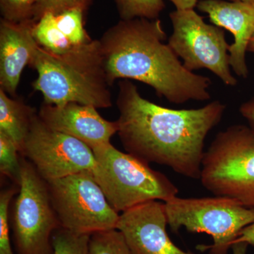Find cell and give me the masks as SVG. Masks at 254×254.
<instances>
[{"instance_id": "4fadbf2b", "label": "cell", "mask_w": 254, "mask_h": 254, "mask_svg": "<svg viewBox=\"0 0 254 254\" xmlns=\"http://www.w3.org/2000/svg\"><path fill=\"white\" fill-rule=\"evenodd\" d=\"M197 6L208 14L215 26L231 32L235 41L229 48L230 67L237 76L248 77L246 53L254 36V5L242 1L202 0Z\"/></svg>"}, {"instance_id": "3957f363", "label": "cell", "mask_w": 254, "mask_h": 254, "mask_svg": "<svg viewBox=\"0 0 254 254\" xmlns=\"http://www.w3.org/2000/svg\"><path fill=\"white\" fill-rule=\"evenodd\" d=\"M29 66L38 72L33 88L41 92L46 104L76 103L97 109L113 106L99 40L63 54L39 46Z\"/></svg>"}, {"instance_id": "d6986e66", "label": "cell", "mask_w": 254, "mask_h": 254, "mask_svg": "<svg viewBox=\"0 0 254 254\" xmlns=\"http://www.w3.org/2000/svg\"><path fill=\"white\" fill-rule=\"evenodd\" d=\"M122 20L156 19L165 8L163 0H115Z\"/></svg>"}, {"instance_id": "cb8c5ba5", "label": "cell", "mask_w": 254, "mask_h": 254, "mask_svg": "<svg viewBox=\"0 0 254 254\" xmlns=\"http://www.w3.org/2000/svg\"><path fill=\"white\" fill-rule=\"evenodd\" d=\"M90 1L91 0H35L33 19L37 22L47 13L58 15L80 5L88 6Z\"/></svg>"}, {"instance_id": "ba28073f", "label": "cell", "mask_w": 254, "mask_h": 254, "mask_svg": "<svg viewBox=\"0 0 254 254\" xmlns=\"http://www.w3.org/2000/svg\"><path fill=\"white\" fill-rule=\"evenodd\" d=\"M47 184L62 228L88 235L116 229L120 215L110 204L92 172Z\"/></svg>"}, {"instance_id": "f546056e", "label": "cell", "mask_w": 254, "mask_h": 254, "mask_svg": "<svg viewBox=\"0 0 254 254\" xmlns=\"http://www.w3.org/2000/svg\"><path fill=\"white\" fill-rule=\"evenodd\" d=\"M232 1H242V2L248 3V4L254 5V0H228Z\"/></svg>"}, {"instance_id": "ffe728a7", "label": "cell", "mask_w": 254, "mask_h": 254, "mask_svg": "<svg viewBox=\"0 0 254 254\" xmlns=\"http://www.w3.org/2000/svg\"><path fill=\"white\" fill-rule=\"evenodd\" d=\"M90 237L91 235H78L60 227L52 238L53 254H88Z\"/></svg>"}, {"instance_id": "9a60e30c", "label": "cell", "mask_w": 254, "mask_h": 254, "mask_svg": "<svg viewBox=\"0 0 254 254\" xmlns=\"http://www.w3.org/2000/svg\"><path fill=\"white\" fill-rule=\"evenodd\" d=\"M36 112L0 89V131L10 137L21 152Z\"/></svg>"}, {"instance_id": "484cf974", "label": "cell", "mask_w": 254, "mask_h": 254, "mask_svg": "<svg viewBox=\"0 0 254 254\" xmlns=\"http://www.w3.org/2000/svg\"><path fill=\"white\" fill-rule=\"evenodd\" d=\"M240 242L247 244L248 245L254 246V222L249 226L246 227L241 231L234 244L240 243Z\"/></svg>"}, {"instance_id": "8992f818", "label": "cell", "mask_w": 254, "mask_h": 254, "mask_svg": "<svg viewBox=\"0 0 254 254\" xmlns=\"http://www.w3.org/2000/svg\"><path fill=\"white\" fill-rule=\"evenodd\" d=\"M165 203L168 224L173 232L182 227L213 238L210 254H227L241 231L254 222V208L227 197L180 198Z\"/></svg>"}, {"instance_id": "7402d4cb", "label": "cell", "mask_w": 254, "mask_h": 254, "mask_svg": "<svg viewBox=\"0 0 254 254\" xmlns=\"http://www.w3.org/2000/svg\"><path fill=\"white\" fill-rule=\"evenodd\" d=\"M17 185L10 187L0 194V254H14L9 237V206L13 197L18 192Z\"/></svg>"}, {"instance_id": "6da1fadb", "label": "cell", "mask_w": 254, "mask_h": 254, "mask_svg": "<svg viewBox=\"0 0 254 254\" xmlns=\"http://www.w3.org/2000/svg\"><path fill=\"white\" fill-rule=\"evenodd\" d=\"M117 105L118 133L127 153L199 180L205 138L221 121L225 105L215 100L198 109H170L143 98L136 85L123 79Z\"/></svg>"}, {"instance_id": "5bb4252c", "label": "cell", "mask_w": 254, "mask_h": 254, "mask_svg": "<svg viewBox=\"0 0 254 254\" xmlns=\"http://www.w3.org/2000/svg\"><path fill=\"white\" fill-rule=\"evenodd\" d=\"M36 23L33 19L0 21V89L11 97L16 96L23 70L31 65L39 46L33 36Z\"/></svg>"}, {"instance_id": "9c48e42d", "label": "cell", "mask_w": 254, "mask_h": 254, "mask_svg": "<svg viewBox=\"0 0 254 254\" xmlns=\"http://www.w3.org/2000/svg\"><path fill=\"white\" fill-rule=\"evenodd\" d=\"M173 33L168 45L190 71L205 68L225 85L235 86L237 78L230 71L228 43L220 27L205 22L194 9L175 10L170 14Z\"/></svg>"}, {"instance_id": "2e32d148", "label": "cell", "mask_w": 254, "mask_h": 254, "mask_svg": "<svg viewBox=\"0 0 254 254\" xmlns=\"http://www.w3.org/2000/svg\"><path fill=\"white\" fill-rule=\"evenodd\" d=\"M33 36L40 46L58 54H63L73 48L60 31L56 17L51 13L43 15L37 21L33 29Z\"/></svg>"}, {"instance_id": "8fae6325", "label": "cell", "mask_w": 254, "mask_h": 254, "mask_svg": "<svg viewBox=\"0 0 254 254\" xmlns=\"http://www.w3.org/2000/svg\"><path fill=\"white\" fill-rule=\"evenodd\" d=\"M165 203L150 200L122 213L116 229L123 234L131 254H194L172 242Z\"/></svg>"}, {"instance_id": "f1b7e54d", "label": "cell", "mask_w": 254, "mask_h": 254, "mask_svg": "<svg viewBox=\"0 0 254 254\" xmlns=\"http://www.w3.org/2000/svg\"><path fill=\"white\" fill-rule=\"evenodd\" d=\"M248 51L254 53V36L251 40L250 45H249Z\"/></svg>"}, {"instance_id": "44dd1931", "label": "cell", "mask_w": 254, "mask_h": 254, "mask_svg": "<svg viewBox=\"0 0 254 254\" xmlns=\"http://www.w3.org/2000/svg\"><path fill=\"white\" fill-rule=\"evenodd\" d=\"M17 145L7 135L0 131V172L17 185L20 162Z\"/></svg>"}, {"instance_id": "7a4b0ae2", "label": "cell", "mask_w": 254, "mask_h": 254, "mask_svg": "<svg viewBox=\"0 0 254 254\" xmlns=\"http://www.w3.org/2000/svg\"><path fill=\"white\" fill-rule=\"evenodd\" d=\"M158 18L121 20L99 40L107 78L132 79L152 87L170 103L211 98L210 78L187 69L169 45Z\"/></svg>"}, {"instance_id": "5b68a950", "label": "cell", "mask_w": 254, "mask_h": 254, "mask_svg": "<svg viewBox=\"0 0 254 254\" xmlns=\"http://www.w3.org/2000/svg\"><path fill=\"white\" fill-rule=\"evenodd\" d=\"M202 185L218 196L254 208V131L236 125L217 134L202 161Z\"/></svg>"}, {"instance_id": "4316f807", "label": "cell", "mask_w": 254, "mask_h": 254, "mask_svg": "<svg viewBox=\"0 0 254 254\" xmlns=\"http://www.w3.org/2000/svg\"><path fill=\"white\" fill-rule=\"evenodd\" d=\"M175 5L177 10L193 9L198 4V0H169Z\"/></svg>"}, {"instance_id": "52a82bcc", "label": "cell", "mask_w": 254, "mask_h": 254, "mask_svg": "<svg viewBox=\"0 0 254 254\" xmlns=\"http://www.w3.org/2000/svg\"><path fill=\"white\" fill-rule=\"evenodd\" d=\"M11 222L18 254H53L52 238L61 227L48 184L27 159H21Z\"/></svg>"}, {"instance_id": "603a6c76", "label": "cell", "mask_w": 254, "mask_h": 254, "mask_svg": "<svg viewBox=\"0 0 254 254\" xmlns=\"http://www.w3.org/2000/svg\"><path fill=\"white\" fill-rule=\"evenodd\" d=\"M35 0H0V11L3 19L21 22L33 19Z\"/></svg>"}, {"instance_id": "30bf717a", "label": "cell", "mask_w": 254, "mask_h": 254, "mask_svg": "<svg viewBox=\"0 0 254 254\" xmlns=\"http://www.w3.org/2000/svg\"><path fill=\"white\" fill-rule=\"evenodd\" d=\"M21 155L46 182L81 173L96 166L93 150L77 138L47 126L38 113L33 117Z\"/></svg>"}, {"instance_id": "ac0fdd59", "label": "cell", "mask_w": 254, "mask_h": 254, "mask_svg": "<svg viewBox=\"0 0 254 254\" xmlns=\"http://www.w3.org/2000/svg\"><path fill=\"white\" fill-rule=\"evenodd\" d=\"M88 254H131L123 234L117 229L96 232L90 237Z\"/></svg>"}, {"instance_id": "83f0119b", "label": "cell", "mask_w": 254, "mask_h": 254, "mask_svg": "<svg viewBox=\"0 0 254 254\" xmlns=\"http://www.w3.org/2000/svg\"><path fill=\"white\" fill-rule=\"evenodd\" d=\"M248 245L246 243H236L232 245V249L233 254H247Z\"/></svg>"}, {"instance_id": "277c9868", "label": "cell", "mask_w": 254, "mask_h": 254, "mask_svg": "<svg viewBox=\"0 0 254 254\" xmlns=\"http://www.w3.org/2000/svg\"><path fill=\"white\" fill-rule=\"evenodd\" d=\"M96 166L92 172L110 204L118 213L150 201H168L179 190L166 175L147 162L117 149L111 143L93 148Z\"/></svg>"}, {"instance_id": "d4e9b609", "label": "cell", "mask_w": 254, "mask_h": 254, "mask_svg": "<svg viewBox=\"0 0 254 254\" xmlns=\"http://www.w3.org/2000/svg\"><path fill=\"white\" fill-rule=\"evenodd\" d=\"M240 112L242 117L248 122L249 126L254 131V97L241 105Z\"/></svg>"}, {"instance_id": "7c38bea8", "label": "cell", "mask_w": 254, "mask_h": 254, "mask_svg": "<svg viewBox=\"0 0 254 254\" xmlns=\"http://www.w3.org/2000/svg\"><path fill=\"white\" fill-rule=\"evenodd\" d=\"M38 115L50 128L77 138L91 149L110 143L112 137L118 132V122L105 120L97 108L89 105L43 103Z\"/></svg>"}, {"instance_id": "e0dca14e", "label": "cell", "mask_w": 254, "mask_h": 254, "mask_svg": "<svg viewBox=\"0 0 254 254\" xmlns=\"http://www.w3.org/2000/svg\"><path fill=\"white\" fill-rule=\"evenodd\" d=\"M88 7L86 5H80L55 15L60 31L73 47L92 41L84 28L83 18Z\"/></svg>"}]
</instances>
